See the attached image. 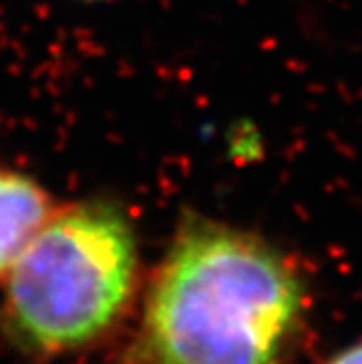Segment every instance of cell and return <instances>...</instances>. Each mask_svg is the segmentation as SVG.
Listing matches in <instances>:
<instances>
[{
    "label": "cell",
    "mask_w": 362,
    "mask_h": 364,
    "mask_svg": "<svg viewBox=\"0 0 362 364\" xmlns=\"http://www.w3.org/2000/svg\"><path fill=\"white\" fill-rule=\"evenodd\" d=\"M306 306L304 277L271 242L192 216L153 275L131 364H282Z\"/></svg>",
    "instance_id": "cell-1"
},
{
    "label": "cell",
    "mask_w": 362,
    "mask_h": 364,
    "mask_svg": "<svg viewBox=\"0 0 362 364\" xmlns=\"http://www.w3.org/2000/svg\"><path fill=\"white\" fill-rule=\"evenodd\" d=\"M138 277L129 216L105 198L77 201L53 212L5 277L0 325L28 355L83 351L127 316Z\"/></svg>",
    "instance_id": "cell-2"
},
{
    "label": "cell",
    "mask_w": 362,
    "mask_h": 364,
    "mask_svg": "<svg viewBox=\"0 0 362 364\" xmlns=\"http://www.w3.org/2000/svg\"><path fill=\"white\" fill-rule=\"evenodd\" d=\"M55 210L53 196L36 177L0 168V279L9 275Z\"/></svg>",
    "instance_id": "cell-3"
},
{
    "label": "cell",
    "mask_w": 362,
    "mask_h": 364,
    "mask_svg": "<svg viewBox=\"0 0 362 364\" xmlns=\"http://www.w3.org/2000/svg\"><path fill=\"white\" fill-rule=\"evenodd\" d=\"M325 364H362V341L341 349L336 355H332Z\"/></svg>",
    "instance_id": "cell-4"
}]
</instances>
